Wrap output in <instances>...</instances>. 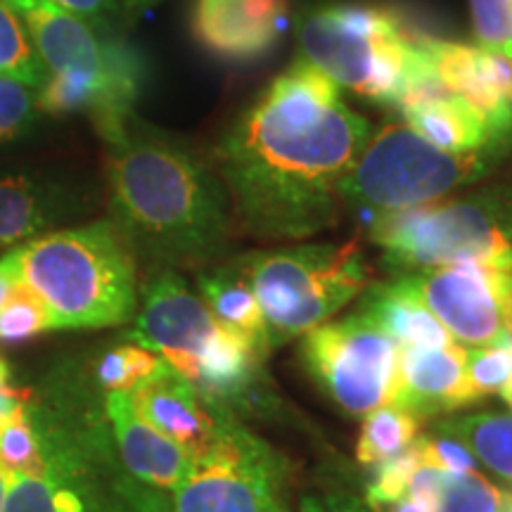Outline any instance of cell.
Instances as JSON below:
<instances>
[{
    "instance_id": "33",
    "label": "cell",
    "mask_w": 512,
    "mask_h": 512,
    "mask_svg": "<svg viewBox=\"0 0 512 512\" xmlns=\"http://www.w3.org/2000/svg\"><path fill=\"white\" fill-rule=\"evenodd\" d=\"M444 479H446V472H441L439 467H434L432 463H427V460L422 458V463L415 467L411 479H408L406 496L422 505H427L432 512L434 501H437L441 486H444Z\"/></svg>"
},
{
    "instance_id": "25",
    "label": "cell",
    "mask_w": 512,
    "mask_h": 512,
    "mask_svg": "<svg viewBox=\"0 0 512 512\" xmlns=\"http://www.w3.org/2000/svg\"><path fill=\"white\" fill-rule=\"evenodd\" d=\"M432 512H512V494L498 489L479 470L446 475Z\"/></svg>"
},
{
    "instance_id": "17",
    "label": "cell",
    "mask_w": 512,
    "mask_h": 512,
    "mask_svg": "<svg viewBox=\"0 0 512 512\" xmlns=\"http://www.w3.org/2000/svg\"><path fill=\"white\" fill-rule=\"evenodd\" d=\"M287 29L285 0H197L192 36L211 55L247 62L268 53Z\"/></svg>"
},
{
    "instance_id": "27",
    "label": "cell",
    "mask_w": 512,
    "mask_h": 512,
    "mask_svg": "<svg viewBox=\"0 0 512 512\" xmlns=\"http://www.w3.org/2000/svg\"><path fill=\"white\" fill-rule=\"evenodd\" d=\"M0 74L15 76L31 88H41L48 79L46 67L31 46L27 31L5 3H0Z\"/></svg>"
},
{
    "instance_id": "12",
    "label": "cell",
    "mask_w": 512,
    "mask_h": 512,
    "mask_svg": "<svg viewBox=\"0 0 512 512\" xmlns=\"http://www.w3.org/2000/svg\"><path fill=\"white\" fill-rule=\"evenodd\" d=\"M401 275L460 347H491L508 337L505 299L512 273L453 264Z\"/></svg>"
},
{
    "instance_id": "30",
    "label": "cell",
    "mask_w": 512,
    "mask_h": 512,
    "mask_svg": "<svg viewBox=\"0 0 512 512\" xmlns=\"http://www.w3.org/2000/svg\"><path fill=\"white\" fill-rule=\"evenodd\" d=\"M477 46L512 57V0H470Z\"/></svg>"
},
{
    "instance_id": "4",
    "label": "cell",
    "mask_w": 512,
    "mask_h": 512,
    "mask_svg": "<svg viewBox=\"0 0 512 512\" xmlns=\"http://www.w3.org/2000/svg\"><path fill=\"white\" fill-rule=\"evenodd\" d=\"M17 283L48 311L50 330H100L136 316V256L112 221L53 230L8 252Z\"/></svg>"
},
{
    "instance_id": "36",
    "label": "cell",
    "mask_w": 512,
    "mask_h": 512,
    "mask_svg": "<svg viewBox=\"0 0 512 512\" xmlns=\"http://www.w3.org/2000/svg\"><path fill=\"white\" fill-rule=\"evenodd\" d=\"M17 278H15V271H12V264H10V256L5 254L3 259H0V306H3L5 299H8V294L12 287H15Z\"/></svg>"
},
{
    "instance_id": "8",
    "label": "cell",
    "mask_w": 512,
    "mask_h": 512,
    "mask_svg": "<svg viewBox=\"0 0 512 512\" xmlns=\"http://www.w3.org/2000/svg\"><path fill=\"white\" fill-rule=\"evenodd\" d=\"M233 261L252 285L271 349L328 323L370 285L356 242L249 252Z\"/></svg>"
},
{
    "instance_id": "15",
    "label": "cell",
    "mask_w": 512,
    "mask_h": 512,
    "mask_svg": "<svg viewBox=\"0 0 512 512\" xmlns=\"http://www.w3.org/2000/svg\"><path fill=\"white\" fill-rule=\"evenodd\" d=\"M128 394L138 413L185 448L192 460L207 456L223 439L228 427L240 420L228 408L197 392L169 363Z\"/></svg>"
},
{
    "instance_id": "14",
    "label": "cell",
    "mask_w": 512,
    "mask_h": 512,
    "mask_svg": "<svg viewBox=\"0 0 512 512\" xmlns=\"http://www.w3.org/2000/svg\"><path fill=\"white\" fill-rule=\"evenodd\" d=\"M422 48L434 79L465 100L496 138L512 140V57L430 36H422Z\"/></svg>"
},
{
    "instance_id": "6",
    "label": "cell",
    "mask_w": 512,
    "mask_h": 512,
    "mask_svg": "<svg viewBox=\"0 0 512 512\" xmlns=\"http://www.w3.org/2000/svg\"><path fill=\"white\" fill-rule=\"evenodd\" d=\"M508 155L510 145L446 152L403 121L387 124L370 133L344 176L339 200L368 228L382 216L444 200L453 190L482 181Z\"/></svg>"
},
{
    "instance_id": "7",
    "label": "cell",
    "mask_w": 512,
    "mask_h": 512,
    "mask_svg": "<svg viewBox=\"0 0 512 512\" xmlns=\"http://www.w3.org/2000/svg\"><path fill=\"white\" fill-rule=\"evenodd\" d=\"M302 60L358 98L394 107L420 69L422 36L399 17L358 3L323 5L297 19Z\"/></svg>"
},
{
    "instance_id": "16",
    "label": "cell",
    "mask_w": 512,
    "mask_h": 512,
    "mask_svg": "<svg viewBox=\"0 0 512 512\" xmlns=\"http://www.w3.org/2000/svg\"><path fill=\"white\" fill-rule=\"evenodd\" d=\"M479 396L467 380V347H399L392 403L418 420L472 406Z\"/></svg>"
},
{
    "instance_id": "34",
    "label": "cell",
    "mask_w": 512,
    "mask_h": 512,
    "mask_svg": "<svg viewBox=\"0 0 512 512\" xmlns=\"http://www.w3.org/2000/svg\"><path fill=\"white\" fill-rule=\"evenodd\" d=\"M302 512H373L366 501H358L351 494L309 496L302 501Z\"/></svg>"
},
{
    "instance_id": "31",
    "label": "cell",
    "mask_w": 512,
    "mask_h": 512,
    "mask_svg": "<svg viewBox=\"0 0 512 512\" xmlns=\"http://www.w3.org/2000/svg\"><path fill=\"white\" fill-rule=\"evenodd\" d=\"M36 95L24 81L0 74V143H10L29 131L36 119Z\"/></svg>"
},
{
    "instance_id": "3",
    "label": "cell",
    "mask_w": 512,
    "mask_h": 512,
    "mask_svg": "<svg viewBox=\"0 0 512 512\" xmlns=\"http://www.w3.org/2000/svg\"><path fill=\"white\" fill-rule=\"evenodd\" d=\"M29 408L43 458L31 472L0 467V512H174L121 463L93 377H57L41 399L29 392Z\"/></svg>"
},
{
    "instance_id": "38",
    "label": "cell",
    "mask_w": 512,
    "mask_h": 512,
    "mask_svg": "<svg viewBox=\"0 0 512 512\" xmlns=\"http://www.w3.org/2000/svg\"><path fill=\"white\" fill-rule=\"evenodd\" d=\"M124 3L128 10H147V8H152V5L162 3V0H124Z\"/></svg>"
},
{
    "instance_id": "37",
    "label": "cell",
    "mask_w": 512,
    "mask_h": 512,
    "mask_svg": "<svg viewBox=\"0 0 512 512\" xmlns=\"http://www.w3.org/2000/svg\"><path fill=\"white\" fill-rule=\"evenodd\" d=\"M375 512H430V508H427V505L418 503V501H413V498L403 496L401 501H396V503H389V505H384V508L375 510Z\"/></svg>"
},
{
    "instance_id": "1",
    "label": "cell",
    "mask_w": 512,
    "mask_h": 512,
    "mask_svg": "<svg viewBox=\"0 0 512 512\" xmlns=\"http://www.w3.org/2000/svg\"><path fill=\"white\" fill-rule=\"evenodd\" d=\"M339 86L299 57L221 140L216 162L235 216L259 240H306L335 226L339 188L370 138Z\"/></svg>"
},
{
    "instance_id": "39",
    "label": "cell",
    "mask_w": 512,
    "mask_h": 512,
    "mask_svg": "<svg viewBox=\"0 0 512 512\" xmlns=\"http://www.w3.org/2000/svg\"><path fill=\"white\" fill-rule=\"evenodd\" d=\"M505 330H508V337H512V292L505 299Z\"/></svg>"
},
{
    "instance_id": "29",
    "label": "cell",
    "mask_w": 512,
    "mask_h": 512,
    "mask_svg": "<svg viewBox=\"0 0 512 512\" xmlns=\"http://www.w3.org/2000/svg\"><path fill=\"white\" fill-rule=\"evenodd\" d=\"M422 463V451L418 439L413 441L411 448L399 453V456L387 460L377 467V475L373 482H370L366 491V503L370 510H380L384 505L401 501L406 496L408 479H411L413 470Z\"/></svg>"
},
{
    "instance_id": "41",
    "label": "cell",
    "mask_w": 512,
    "mask_h": 512,
    "mask_svg": "<svg viewBox=\"0 0 512 512\" xmlns=\"http://www.w3.org/2000/svg\"><path fill=\"white\" fill-rule=\"evenodd\" d=\"M5 420H8V415L0 413V430H3V422H5Z\"/></svg>"
},
{
    "instance_id": "20",
    "label": "cell",
    "mask_w": 512,
    "mask_h": 512,
    "mask_svg": "<svg viewBox=\"0 0 512 512\" xmlns=\"http://www.w3.org/2000/svg\"><path fill=\"white\" fill-rule=\"evenodd\" d=\"M197 287H200L202 302L207 304V309L214 313V318L221 325L247 337L261 351L271 354L264 313L256 302L252 285L235 261L202 271L197 275Z\"/></svg>"
},
{
    "instance_id": "26",
    "label": "cell",
    "mask_w": 512,
    "mask_h": 512,
    "mask_svg": "<svg viewBox=\"0 0 512 512\" xmlns=\"http://www.w3.org/2000/svg\"><path fill=\"white\" fill-rule=\"evenodd\" d=\"M41 432L29 408V396L8 415L0 430V467L5 472H31L41 465Z\"/></svg>"
},
{
    "instance_id": "22",
    "label": "cell",
    "mask_w": 512,
    "mask_h": 512,
    "mask_svg": "<svg viewBox=\"0 0 512 512\" xmlns=\"http://www.w3.org/2000/svg\"><path fill=\"white\" fill-rule=\"evenodd\" d=\"M434 432L456 439L479 465L512 484V413L484 411L444 418Z\"/></svg>"
},
{
    "instance_id": "2",
    "label": "cell",
    "mask_w": 512,
    "mask_h": 512,
    "mask_svg": "<svg viewBox=\"0 0 512 512\" xmlns=\"http://www.w3.org/2000/svg\"><path fill=\"white\" fill-rule=\"evenodd\" d=\"M107 145L112 223L133 256L157 271L221 256L233 214L228 190L207 164L131 124Z\"/></svg>"
},
{
    "instance_id": "5",
    "label": "cell",
    "mask_w": 512,
    "mask_h": 512,
    "mask_svg": "<svg viewBox=\"0 0 512 512\" xmlns=\"http://www.w3.org/2000/svg\"><path fill=\"white\" fill-rule=\"evenodd\" d=\"M366 233L396 275L453 264L512 273V183L396 211Z\"/></svg>"
},
{
    "instance_id": "19",
    "label": "cell",
    "mask_w": 512,
    "mask_h": 512,
    "mask_svg": "<svg viewBox=\"0 0 512 512\" xmlns=\"http://www.w3.org/2000/svg\"><path fill=\"white\" fill-rule=\"evenodd\" d=\"M358 311L373 318L399 347H444L453 342L403 275H396L389 283L368 285Z\"/></svg>"
},
{
    "instance_id": "18",
    "label": "cell",
    "mask_w": 512,
    "mask_h": 512,
    "mask_svg": "<svg viewBox=\"0 0 512 512\" xmlns=\"http://www.w3.org/2000/svg\"><path fill=\"white\" fill-rule=\"evenodd\" d=\"M105 415L110 422L121 463L138 482L152 489L174 491L190 472L188 451L150 425L128 392H105Z\"/></svg>"
},
{
    "instance_id": "24",
    "label": "cell",
    "mask_w": 512,
    "mask_h": 512,
    "mask_svg": "<svg viewBox=\"0 0 512 512\" xmlns=\"http://www.w3.org/2000/svg\"><path fill=\"white\" fill-rule=\"evenodd\" d=\"M164 366L166 361L155 351L138 344H119L95 361L93 380L102 392H133Z\"/></svg>"
},
{
    "instance_id": "13",
    "label": "cell",
    "mask_w": 512,
    "mask_h": 512,
    "mask_svg": "<svg viewBox=\"0 0 512 512\" xmlns=\"http://www.w3.org/2000/svg\"><path fill=\"white\" fill-rule=\"evenodd\" d=\"M226 330L181 275L162 268L147 280L128 339L174 363L200 356Z\"/></svg>"
},
{
    "instance_id": "32",
    "label": "cell",
    "mask_w": 512,
    "mask_h": 512,
    "mask_svg": "<svg viewBox=\"0 0 512 512\" xmlns=\"http://www.w3.org/2000/svg\"><path fill=\"white\" fill-rule=\"evenodd\" d=\"M422 458L434 467H439L446 475H465L477 470V460L460 441L446 437V434L432 432L418 437Z\"/></svg>"
},
{
    "instance_id": "40",
    "label": "cell",
    "mask_w": 512,
    "mask_h": 512,
    "mask_svg": "<svg viewBox=\"0 0 512 512\" xmlns=\"http://www.w3.org/2000/svg\"><path fill=\"white\" fill-rule=\"evenodd\" d=\"M501 396H503V401H505V403H508V406L512 408V384H510V387H508V389H505V392H503Z\"/></svg>"
},
{
    "instance_id": "23",
    "label": "cell",
    "mask_w": 512,
    "mask_h": 512,
    "mask_svg": "<svg viewBox=\"0 0 512 512\" xmlns=\"http://www.w3.org/2000/svg\"><path fill=\"white\" fill-rule=\"evenodd\" d=\"M420 420L413 413L387 403L363 418L361 437L356 444L358 463L366 467H380L387 460L399 456L418 439Z\"/></svg>"
},
{
    "instance_id": "11",
    "label": "cell",
    "mask_w": 512,
    "mask_h": 512,
    "mask_svg": "<svg viewBox=\"0 0 512 512\" xmlns=\"http://www.w3.org/2000/svg\"><path fill=\"white\" fill-rule=\"evenodd\" d=\"M287 460L235 420L174 489V512H290Z\"/></svg>"
},
{
    "instance_id": "10",
    "label": "cell",
    "mask_w": 512,
    "mask_h": 512,
    "mask_svg": "<svg viewBox=\"0 0 512 512\" xmlns=\"http://www.w3.org/2000/svg\"><path fill=\"white\" fill-rule=\"evenodd\" d=\"M299 358L320 394L349 418L392 403L399 344L363 311L306 332Z\"/></svg>"
},
{
    "instance_id": "28",
    "label": "cell",
    "mask_w": 512,
    "mask_h": 512,
    "mask_svg": "<svg viewBox=\"0 0 512 512\" xmlns=\"http://www.w3.org/2000/svg\"><path fill=\"white\" fill-rule=\"evenodd\" d=\"M50 330L48 311L27 285L15 283L0 306V342H27Z\"/></svg>"
},
{
    "instance_id": "21",
    "label": "cell",
    "mask_w": 512,
    "mask_h": 512,
    "mask_svg": "<svg viewBox=\"0 0 512 512\" xmlns=\"http://www.w3.org/2000/svg\"><path fill=\"white\" fill-rule=\"evenodd\" d=\"M60 211L55 188L27 176H0V247H19L38 238Z\"/></svg>"
},
{
    "instance_id": "9",
    "label": "cell",
    "mask_w": 512,
    "mask_h": 512,
    "mask_svg": "<svg viewBox=\"0 0 512 512\" xmlns=\"http://www.w3.org/2000/svg\"><path fill=\"white\" fill-rule=\"evenodd\" d=\"M19 19L27 38L41 57L48 76H67L100 95L105 105V128L100 136L110 143L131 124L145 67L126 43L100 38L86 19L62 10L50 0H0Z\"/></svg>"
},
{
    "instance_id": "35",
    "label": "cell",
    "mask_w": 512,
    "mask_h": 512,
    "mask_svg": "<svg viewBox=\"0 0 512 512\" xmlns=\"http://www.w3.org/2000/svg\"><path fill=\"white\" fill-rule=\"evenodd\" d=\"M50 3L60 5L62 10L72 12L86 22H100L114 8V0H50Z\"/></svg>"
}]
</instances>
